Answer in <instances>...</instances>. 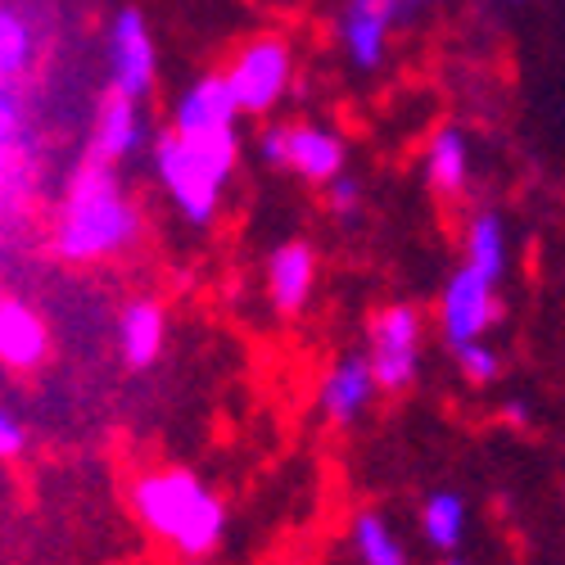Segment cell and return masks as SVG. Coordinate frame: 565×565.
Listing matches in <instances>:
<instances>
[{"mask_svg":"<svg viewBox=\"0 0 565 565\" xmlns=\"http://www.w3.org/2000/svg\"><path fill=\"white\" fill-rule=\"evenodd\" d=\"M154 177L163 195L177 204V213L195 226H213L222 195L241 163V136L217 131V136H185V131H163L150 146Z\"/></svg>","mask_w":565,"mask_h":565,"instance_id":"3957f363","label":"cell"},{"mask_svg":"<svg viewBox=\"0 0 565 565\" xmlns=\"http://www.w3.org/2000/svg\"><path fill=\"white\" fill-rule=\"evenodd\" d=\"M222 73L231 82V96H235V105H241V114L263 118L290 96L295 51H290L286 36H254L231 55V64Z\"/></svg>","mask_w":565,"mask_h":565,"instance_id":"5b68a950","label":"cell"},{"mask_svg":"<svg viewBox=\"0 0 565 565\" xmlns=\"http://www.w3.org/2000/svg\"><path fill=\"white\" fill-rule=\"evenodd\" d=\"M349 543L353 556L362 565H407V547L403 539L390 530V521H381L375 511H358L353 525H349Z\"/></svg>","mask_w":565,"mask_h":565,"instance_id":"ffe728a7","label":"cell"},{"mask_svg":"<svg viewBox=\"0 0 565 565\" xmlns=\"http://www.w3.org/2000/svg\"><path fill=\"white\" fill-rule=\"evenodd\" d=\"M426 181L439 200H457L470 185V140L461 127H439L426 140Z\"/></svg>","mask_w":565,"mask_h":565,"instance_id":"2e32d148","label":"cell"},{"mask_svg":"<svg viewBox=\"0 0 565 565\" xmlns=\"http://www.w3.org/2000/svg\"><path fill=\"white\" fill-rule=\"evenodd\" d=\"M420 534L435 552H457L466 539V498L452 489H439L420 502Z\"/></svg>","mask_w":565,"mask_h":565,"instance_id":"ac0fdd59","label":"cell"},{"mask_svg":"<svg viewBox=\"0 0 565 565\" xmlns=\"http://www.w3.org/2000/svg\"><path fill=\"white\" fill-rule=\"evenodd\" d=\"M235 118H241V105L231 96L226 73H204L177 96L168 127L185 136H217V131H235Z\"/></svg>","mask_w":565,"mask_h":565,"instance_id":"7c38bea8","label":"cell"},{"mask_svg":"<svg viewBox=\"0 0 565 565\" xmlns=\"http://www.w3.org/2000/svg\"><path fill=\"white\" fill-rule=\"evenodd\" d=\"M267 303L280 317H295L308 308L312 290H317V254L303 241H286L280 249H271L267 258Z\"/></svg>","mask_w":565,"mask_h":565,"instance_id":"5bb4252c","label":"cell"},{"mask_svg":"<svg viewBox=\"0 0 565 565\" xmlns=\"http://www.w3.org/2000/svg\"><path fill=\"white\" fill-rule=\"evenodd\" d=\"M32 64H36V28L19 6H6V14H0V77H6V86H19Z\"/></svg>","mask_w":565,"mask_h":565,"instance_id":"d6986e66","label":"cell"},{"mask_svg":"<svg viewBox=\"0 0 565 565\" xmlns=\"http://www.w3.org/2000/svg\"><path fill=\"white\" fill-rule=\"evenodd\" d=\"M258 154H263V163L286 168L308 185H331L335 177H344V159H349L344 140L331 127L308 122V118L267 122L258 136Z\"/></svg>","mask_w":565,"mask_h":565,"instance_id":"277c9868","label":"cell"},{"mask_svg":"<svg viewBox=\"0 0 565 565\" xmlns=\"http://www.w3.org/2000/svg\"><path fill=\"white\" fill-rule=\"evenodd\" d=\"M452 353H457V371L466 375L470 385H493L502 375V353L493 344H484V340H470V344H461Z\"/></svg>","mask_w":565,"mask_h":565,"instance_id":"44dd1931","label":"cell"},{"mask_svg":"<svg viewBox=\"0 0 565 565\" xmlns=\"http://www.w3.org/2000/svg\"><path fill=\"white\" fill-rule=\"evenodd\" d=\"M140 226L146 222H140V209L127 195L118 168L100 159H82L64 181V195L51 213L45 245H51L60 263L96 267V263H114L127 249H136Z\"/></svg>","mask_w":565,"mask_h":565,"instance_id":"6da1fadb","label":"cell"},{"mask_svg":"<svg viewBox=\"0 0 565 565\" xmlns=\"http://www.w3.org/2000/svg\"><path fill=\"white\" fill-rule=\"evenodd\" d=\"M23 448H28V426L19 420L14 407H6V412H0V457L14 461Z\"/></svg>","mask_w":565,"mask_h":565,"instance_id":"603a6c76","label":"cell"},{"mask_svg":"<svg viewBox=\"0 0 565 565\" xmlns=\"http://www.w3.org/2000/svg\"><path fill=\"white\" fill-rule=\"evenodd\" d=\"M420 335H426V321L412 303H385L366 326V358L375 366V381L381 390L398 394L420 375Z\"/></svg>","mask_w":565,"mask_h":565,"instance_id":"8992f818","label":"cell"},{"mask_svg":"<svg viewBox=\"0 0 565 565\" xmlns=\"http://www.w3.org/2000/svg\"><path fill=\"white\" fill-rule=\"evenodd\" d=\"M163 349H168V308L150 295L127 299L122 312H118V353H122V362L146 371L163 358Z\"/></svg>","mask_w":565,"mask_h":565,"instance_id":"9a60e30c","label":"cell"},{"mask_svg":"<svg viewBox=\"0 0 565 565\" xmlns=\"http://www.w3.org/2000/svg\"><path fill=\"white\" fill-rule=\"evenodd\" d=\"M407 6V14H416V10H430V6H439V0H403Z\"/></svg>","mask_w":565,"mask_h":565,"instance_id":"d4e9b609","label":"cell"},{"mask_svg":"<svg viewBox=\"0 0 565 565\" xmlns=\"http://www.w3.org/2000/svg\"><path fill=\"white\" fill-rule=\"evenodd\" d=\"M131 515L154 543L191 561L209 556L226 534L222 498L181 466L140 470L131 480Z\"/></svg>","mask_w":565,"mask_h":565,"instance_id":"7a4b0ae2","label":"cell"},{"mask_svg":"<svg viewBox=\"0 0 565 565\" xmlns=\"http://www.w3.org/2000/svg\"><path fill=\"white\" fill-rule=\"evenodd\" d=\"M507 420H515V426H525V420H530V412H525L521 398H511V403H507Z\"/></svg>","mask_w":565,"mask_h":565,"instance_id":"cb8c5ba5","label":"cell"},{"mask_svg":"<svg viewBox=\"0 0 565 565\" xmlns=\"http://www.w3.org/2000/svg\"><path fill=\"white\" fill-rule=\"evenodd\" d=\"M105 45H109V86L122 90V96L146 100L150 86H154V73H159V51H154L146 14L118 10L114 23H109Z\"/></svg>","mask_w":565,"mask_h":565,"instance_id":"ba28073f","label":"cell"},{"mask_svg":"<svg viewBox=\"0 0 565 565\" xmlns=\"http://www.w3.org/2000/svg\"><path fill=\"white\" fill-rule=\"evenodd\" d=\"M407 14L403 0H344L340 10V45L353 68L371 73L385 64L390 36L398 28V19Z\"/></svg>","mask_w":565,"mask_h":565,"instance_id":"9c48e42d","label":"cell"},{"mask_svg":"<svg viewBox=\"0 0 565 565\" xmlns=\"http://www.w3.org/2000/svg\"><path fill=\"white\" fill-rule=\"evenodd\" d=\"M51 326L45 317L19 299V295H6L0 299V362L10 371H36L45 358H51Z\"/></svg>","mask_w":565,"mask_h":565,"instance_id":"4fadbf2b","label":"cell"},{"mask_svg":"<svg viewBox=\"0 0 565 565\" xmlns=\"http://www.w3.org/2000/svg\"><path fill=\"white\" fill-rule=\"evenodd\" d=\"M507 258H511V249H507V226H502V217H498V213H476V217L466 222L461 263L476 267V271H484V276H493V280H502V276H507Z\"/></svg>","mask_w":565,"mask_h":565,"instance_id":"e0dca14e","label":"cell"},{"mask_svg":"<svg viewBox=\"0 0 565 565\" xmlns=\"http://www.w3.org/2000/svg\"><path fill=\"white\" fill-rule=\"evenodd\" d=\"M435 317H439V331H444V340H448L452 349H461V344H470V340H484L493 326H498V317H502L498 280L461 263V267L448 276V286H444V295H439Z\"/></svg>","mask_w":565,"mask_h":565,"instance_id":"52a82bcc","label":"cell"},{"mask_svg":"<svg viewBox=\"0 0 565 565\" xmlns=\"http://www.w3.org/2000/svg\"><path fill=\"white\" fill-rule=\"evenodd\" d=\"M444 565H461V561H444Z\"/></svg>","mask_w":565,"mask_h":565,"instance_id":"4316f807","label":"cell"},{"mask_svg":"<svg viewBox=\"0 0 565 565\" xmlns=\"http://www.w3.org/2000/svg\"><path fill=\"white\" fill-rule=\"evenodd\" d=\"M140 146H146V114H140L136 96H122V90H105L96 100V114H90V140H86V159L100 163H122L131 159Z\"/></svg>","mask_w":565,"mask_h":565,"instance_id":"30bf717a","label":"cell"},{"mask_svg":"<svg viewBox=\"0 0 565 565\" xmlns=\"http://www.w3.org/2000/svg\"><path fill=\"white\" fill-rule=\"evenodd\" d=\"M381 381H375V366L366 353H344L326 366L321 385H317V407L331 426H353V420L375 403Z\"/></svg>","mask_w":565,"mask_h":565,"instance_id":"8fae6325","label":"cell"},{"mask_svg":"<svg viewBox=\"0 0 565 565\" xmlns=\"http://www.w3.org/2000/svg\"><path fill=\"white\" fill-rule=\"evenodd\" d=\"M181 565H200V561H191V556H185V561H181Z\"/></svg>","mask_w":565,"mask_h":565,"instance_id":"484cf974","label":"cell"},{"mask_svg":"<svg viewBox=\"0 0 565 565\" xmlns=\"http://www.w3.org/2000/svg\"><path fill=\"white\" fill-rule=\"evenodd\" d=\"M358 200H362V185H358L353 177H335L331 185H326V204H331V213L344 217V222H353Z\"/></svg>","mask_w":565,"mask_h":565,"instance_id":"7402d4cb","label":"cell"}]
</instances>
